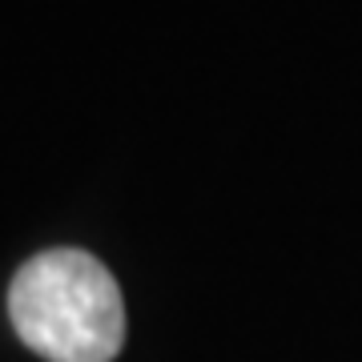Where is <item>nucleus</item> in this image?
Returning <instances> with one entry per match:
<instances>
[{
    "mask_svg": "<svg viewBox=\"0 0 362 362\" xmlns=\"http://www.w3.org/2000/svg\"><path fill=\"white\" fill-rule=\"evenodd\" d=\"M8 318L28 350L49 362H113L125 346V298L85 250H45L16 270Z\"/></svg>",
    "mask_w": 362,
    "mask_h": 362,
    "instance_id": "obj_1",
    "label": "nucleus"
}]
</instances>
